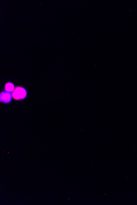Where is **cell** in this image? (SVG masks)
Listing matches in <instances>:
<instances>
[{"label": "cell", "mask_w": 137, "mask_h": 205, "mask_svg": "<svg viewBox=\"0 0 137 205\" xmlns=\"http://www.w3.org/2000/svg\"><path fill=\"white\" fill-rule=\"evenodd\" d=\"M11 95L10 93L8 92H3L1 95V101H3V102L5 103H8L10 102L11 100Z\"/></svg>", "instance_id": "7a4b0ae2"}, {"label": "cell", "mask_w": 137, "mask_h": 205, "mask_svg": "<svg viewBox=\"0 0 137 205\" xmlns=\"http://www.w3.org/2000/svg\"><path fill=\"white\" fill-rule=\"evenodd\" d=\"M26 96V91L23 88L17 87L13 93V96L14 99L20 100L23 99Z\"/></svg>", "instance_id": "6da1fadb"}, {"label": "cell", "mask_w": 137, "mask_h": 205, "mask_svg": "<svg viewBox=\"0 0 137 205\" xmlns=\"http://www.w3.org/2000/svg\"><path fill=\"white\" fill-rule=\"evenodd\" d=\"M5 89L8 92H12L14 90V85L11 83H8L6 85Z\"/></svg>", "instance_id": "3957f363"}]
</instances>
